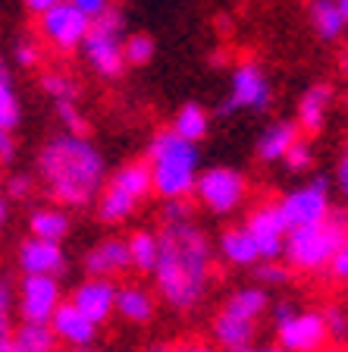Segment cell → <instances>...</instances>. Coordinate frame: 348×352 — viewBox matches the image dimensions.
Wrapping results in <instances>:
<instances>
[{
    "label": "cell",
    "mask_w": 348,
    "mask_h": 352,
    "mask_svg": "<svg viewBox=\"0 0 348 352\" xmlns=\"http://www.w3.org/2000/svg\"><path fill=\"white\" fill-rule=\"evenodd\" d=\"M345 73H348V57H345Z\"/></svg>",
    "instance_id": "db71d44e"
},
{
    "label": "cell",
    "mask_w": 348,
    "mask_h": 352,
    "mask_svg": "<svg viewBox=\"0 0 348 352\" xmlns=\"http://www.w3.org/2000/svg\"><path fill=\"white\" fill-rule=\"evenodd\" d=\"M32 227V239H41V242H57L69 233V217L57 208H44V211H35L29 220Z\"/></svg>",
    "instance_id": "d4e9b609"
},
{
    "label": "cell",
    "mask_w": 348,
    "mask_h": 352,
    "mask_svg": "<svg viewBox=\"0 0 348 352\" xmlns=\"http://www.w3.org/2000/svg\"><path fill=\"white\" fill-rule=\"evenodd\" d=\"M267 311V293L264 289H239V293H232L223 305V315L229 318H239V321H251L257 324V318Z\"/></svg>",
    "instance_id": "603a6c76"
},
{
    "label": "cell",
    "mask_w": 348,
    "mask_h": 352,
    "mask_svg": "<svg viewBox=\"0 0 348 352\" xmlns=\"http://www.w3.org/2000/svg\"><path fill=\"white\" fill-rule=\"evenodd\" d=\"M276 330L283 352H317L327 343V324L317 311H298L286 324H276Z\"/></svg>",
    "instance_id": "30bf717a"
},
{
    "label": "cell",
    "mask_w": 348,
    "mask_h": 352,
    "mask_svg": "<svg viewBox=\"0 0 348 352\" xmlns=\"http://www.w3.org/2000/svg\"><path fill=\"white\" fill-rule=\"evenodd\" d=\"M16 157V139L13 132H0V161L10 164Z\"/></svg>",
    "instance_id": "60d3db41"
},
{
    "label": "cell",
    "mask_w": 348,
    "mask_h": 352,
    "mask_svg": "<svg viewBox=\"0 0 348 352\" xmlns=\"http://www.w3.org/2000/svg\"><path fill=\"white\" fill-rule=\"evenodd\" d=\"M283 161H286V167H289L292 173H301V170H308V167H311V148H308V142L298 139L295 145L286 151Z\"/></svg>",
    "instance_id": "d6a6232c"
},
{
    "label": "cell",
    "mask_w": 348,
    "mask_h": 352,
    "mask_svg": "<svg viewBox=\"0 0 348 352\" xmlns=\"http://www.w3.org/2000/svg\"><path fill=\"white\" fill-rule=\"evenodd\" d=\"M126 242H129L132 267L141 274H154V267H157V236L148 233V230H138V233H132Z\"/></svg>",
    "instance_id": "484cf974"
},
{
    "label": "cell",
    "mask_w": 348,
    "mask_h": 352,
    "mask_svg": "<svg viewBox=\"0 0 348 352\" xmlns=\"http://www.w3.org/2000/svg\"><path fill=\"white\" fill-rule=\"evenodd\" d=\"M57 0H25V13H35V16H44L47 10L54 7Z\"/></svg>",
    "instance_id": "ee69618b"
},
{
    "label": "cell",
    "mask_w": 348,
    "mask_h": 352,
    "mask_svg": "<svg viewBox=\"0 0 348 352\" xmlns=\"http://www.w3.org/2000/svg\"><path fill=\"white\" fill-rule=\"evenodd\" d=\"M348 242V211H329L317 227H305L286 236L283 255L298 271H320L333 261V255Z\"/></svg>",
    "instance_id": "277c9868"
},
{
    "label": "cell",
    "mask_w": 348,
    "mask_h": 352,
    "mask_svg": "<svg viewBox=\"0 0 348 352\" xmlns=\"http://www.w3.org/2000/svg\"><path fill=\"white\" fill-rule=\"evenodd\" d=\"M54 110H57V117L66 123V129H69V135H73V139H88L91 126H88V120L79 113L76 101H57V104H54Z\"/></svg>",
    "instance_id": "4dcf8cb0"
},
{
    "label": "cell",
    "mask_w": 348,
    "mask_h": 352,
    "mask_svg": "<svg viewBox=\"0 0 348 352\" xmlns=\"http://www.w3.org/2000/svg\"><path fill=\"white\" fill-rule=\"evenodd\" d=\"M19 267L25 277H54L66 274V255L57 242H41V239H25L19 249Z\"/></svg>",
    "instance_id": "5bb4252c"
},
{
    "label": "cell",
    "mask_w": 348,
    "mask_h": 352,
    "mask_svg": "<svg viewBox=\"0 0 348 352\" xmlns=\"http://www.w3.org/2000/svg\"><path fill=\"white\" fill-rule=\"evenodd\" d=\"M0 352H19L13 343V337H0Z\"/></svg>",
    "instance_id": "f6af8a7d"
},
{
    "label": "cell",
    "mask_w": 348,
    "mask_h": 352,
    "mask_svg": "<svg viewBox=\"0 0 348 352\" xmlns=\"http://www.w3.org/2000/svg\"><path fill=\"white\" fill-rule=\"evenodd\" d=\"M123 29H126L123 10L110 3L107 13L97 16L95 22H88V35H85V41H82L88 63L95 66V73L107 76V79H116V76L126 69Z\"/></svg>",
    "instance_id": "5b68a950"
},
{
    "label": "cell",
    "mask_w": 348,
    "mask_h": 352,
    "mask_svg": "<svg viewBox=\"0 0 348 352\" xmlns=\"http://www.w3.org/2000/svg\"><path fill=\"white\" fill-rule=\"evenodd\" d=\"M235 352H257V349H254V346H245V349H235Z\"/></svg>",
    "instance_id": "816d5d0a"
},
{
    "label": "cell",
    "mask_w": 348,
    "mask_h": 352,
    "mask_svg": "<svg viewBox=\"0 0 348 352\" xmlns=\"http://www.w3.org/2000/svg\"><path fill=\"white\" fill-rule=\"evenodd\" d=\"M154 51H157V44H154V38L145 35V32L123 38V60H126L129 66H145V63H151V60H154Z\"/></svg>",
    "instance_id": "f546056e"
},
{
    "label": "cell",
    "mask_w": 348,
    "mask_h": 352,
    "mask_svg": "<svg viewBox=\"0 0 348 352\" xmlns=\"http://www.w3.org/2000/svg\"><path fill=\"white\" fill-rule=\"evenodd\" d=\"M41 88L47 91V95L57 98V101H76V98H79L76 82L69 79V76H63V73H44L41 76Z\"/></svg>",
    "instance_id": "1f68e13d"
},
{
    "label": "cell",
    "mask_w": 348,
    "mask_h": 352,
    "mask_svg": "<svg viewBox=\"0 0 348 352\" xmlns=\"http://www.w3.org/2000/svg\"><path fill=\"white\" fill-rule=\"evenodd\" d=\"M129 242L126 239H104L101 245L85 255V271L91 280H107L110 274H119L129 267Z\"/></svg>",
    "instance_id": "9a60e30c"
},
{
    "label": "cell",
    "mask_w": 348,
    "mask_h": 352,
    "mask_svg": "<svg viewBox=\"0 0 348 352\" xmlns=\"http://www.w3.org/2000/svg\"><path fill=\"white\" fill-rule=\"evenodd\" d=\"M110 186L132 198V201H145L151 195V167L148 161H135L126 164L123 170H116V176L110 179Z\"/></svg>",
    "instance_id": "ac0fdd59"
},
{
    "label": "cell",
    "mask_w": 348,
    "mask_h": 352,
    "mask_svg": "<svg viewBox=\"0 0 348 352\" xmlns=\"http://www.w3.org/2000/svg\"><path fill=\"white\" fill-rule=\"evenodd\" d=\"M13 343L19 352H54L57 337H54L51 324H25L13 333Z\"/></svg>",
    "instance_id": "4316f807"
},
{
    "label": "cell",
    "mask_w": 348,
    "mask_h": 352,
    "mask_svg": "<svg viewBox=\"0 0 348 352\" xmlns=\"http://www.w3.org/2000/svg\"><path fill=\"white\" fill-rule=\"evenodd\" d=\"M254 277L261 280V283L279 286V283L289 280V271H286L283 264H276V261H264V264H254Z\"/></svg>",
    "instance_id": "836d02e7"
},
{
    "label": "cell",
    "mask_w": 348,
    "mask_h": 352,
    "mask_svg": "<svg viewBox=\"0 0 348 352\" xmlns=\"http://www.w3.org/2000/svg\"><path fill=\"white\" fill-rule=\"evenodd\" d=\"M336 183H339V192L345 195V201H348V145H345V151H342L339 170H336Z\"/></svg>",
    "instance_id": "b9f144b4"
},
{
    "label": "cell",
    "mask_w": 348,
    "mask_h": 352,
    "mask_svg": "<svg viewBox=\"0 0 348 352\" xmlns=\"http://www.w3.org/2000/svg\"><path fill=\"white\" fill-rule=\"evenodd\" d=\"M242 107H254V110L270 107V82L257 63H242L232 73V95L220 104V113H235Z\"/></svg>",
    "instance_id": "ba28073f"
},
{
    "label": "cell",
    "mask_w": 348,
    "mask_h": 352,
    "mask_svg": "<svg viewBox=\"0 0 348 352\" xmlns=\"http://www.w3.org/2000/svg\"><path fill=\"white\" fill-rule=\"evenodd\" d=\"M254 330H257V324L229 318V315H223V311H220L217 321H213V337H217L220 346H226V352L245 349V346L254 340Z\"/></svg>",
    "instance_id": "44dd1931"
},
{
    "label": "cell",
    "mask_w": 348,
    "mask_h": 352,
    "mask_svg": "<svg viewBox=\"0 0 348 352\" xmlns=\"http://www.w3.org/2000/svg\"><path fill=\"white\" fill-rule=\"evenodd\" d=\"M148 167H151V189L167 201L189 198L198 179V148L173 135V129H160L148 142Z\"/></svg>",
    "instance_id": "3957f363"
},
{
    "label": "cell",
    "mask_w": 348,
    "mask_h": 352,
    "mask_svg": "<svg viewBox=\"0 0 348 352\" xmlns=\"http://www.w3.org/2000/svg\"><path fill=\"white\" fill-rule=\"evenodd\" d=\"M176 352H217V349H211V346H201V343H192V346H185V349H176Z\"/></svg>",
    "instance_id": "bcb514c9"
},
{
    "label": "cell",
    "mask_w": 348,
    "mask_h": 352,
    "mask_svg": "<svg viewBox=\"0 0 348 352\" xmlns=\"http://www.w3.org/2000/svg\"><path fill=\"white\" fill-rule=\"evenodd\" d=\"M16 60H19L22 66H38V60H41V54H38V47H35V44L22 41L19 47H16Z\"/></svg>",
    "instance_id": "f35d334b"
},
{
    "label": "cell",
    "mask_w": 348,
    "mask_h": 352,
    "mask_svg": "<svg viewBox=\"0 0 348 352\" xmlns=\"http://www.w3.org/2000/svg\"><path fill=\"white\" fill-rule=\"evenodd\" d=\"M60 305V286L54 277H25L19 286V311L25 324H51Z\"/></svg>",
    "instance_id": "8fae6325"
},
{
    "label": "cell",
    "mask_w": 348,
    "mask_h": 352,
    "mask_svg": "<svg viewBox=\"0 0 348 352\" xmlns=\"http://www.w3.org/2000/svg\"><path fill=\"white\" fill-rule=\"evenodd\" d=\"M116 311L126 318V321L145 324L154 315V299L151 293H145L141 286H126V289H116Z\"/></svg>",
    "instance_id": "7402d4cb"
},
{
    "label": "cell",
    "mask_w": 348,
    "mask_h": 352,
    "mask_svg": "<svg viewBox=\"0 0 348 352\" xmlns=\"http://www.w3.org/2000/svg\"><path fill=\"white\" fill-rule=\"evenodd\" d=\"M257 352H283L279 346H267V349H257Z\"/></svg>",
    "instance_id": "f907efd6"
},
{
    "label": "cell",
    "mask_w": 348,
    "mask_h": 352,
    "mask_svg": "<svg viewBox=\"0 0 348 352\" xmlns=\"http://www.w3.org/2000/svg\"><path fill=\"white\" fill-rule=\"evenodd\" d=\"M295 142H298V126L295 123H276V126H270V129L261 135V142H257V157L267 161V164L283 161L286 151H289Z\"/></svg>",
    "instance_id": "ffe728a7"
},
{
    "label": "cell",
    "mask_w": 348,
    "mask_h": 352,
    "mask_svg": "<svg viewBox=\"0 0 348 352\" xmlns=\"http://www.w3.org/2000/svg\"><path fill=\"white\" fill-rule=\"evenodd\" d=\"M311 19H314L317 35L327 38V41H333V38H339L342 32H345V22H342L339 10H336V3H329V0L311 3Z\"/></svg>",
    "instance_id": "83f0119b"
},
{
    "label": "cell",
    "mask_w": 348,
    "mask_h": 352,
    "mask_svg": "<svg viewBox=\"0 0 348 352\" xmlns=\"http://www.w3.org/2000/svg\"><path fill=\"white\" fill-rule=\"evenodd\" d=\"M38 170L54 201L69 208L88 205L104 183V157L97 148L88 145V139H73V135L47 142L38 157Z\"/></svg>",
    "instance_id": "7a4b0ae2"
},
{
    "label": "cell",
    "mask_w": 348,
    "mask_h": 352,
    "mask_svg": "<svg viewBox=\"0 0 348 352\" xmlns=\"http://www.w3.org/2000/svg\"><path fill=\"white\" fill-rule=\"evenodd\" d=\"M207 129H211L207 110H204L201 104H182L179 113H176V120H173V135L176 139L195 145V142H201L204 135H207Z\"/></svg>",
    "instance_id": "d6986e66"
},
{
    "label": "cell",
    "mask_w": 348,
    "mask_h": 352,
    "mask_svg": "<svg viewBox=\"0 0 348 352\" xmlns=\"http://www.w3.org/2000/svg\"><path fill=\"white\" fill-rule=\"evenodd\" d=\"M211 245L195 223H163L157 233V293L173 308H195L207 289Z\"/></svg>",
    "instance_id": "6da1fadb"
},
{
    "label": "cell",
    "mask_w": 348,
    "mask_h": 352,
    "mask_svg": "<svg viewBox=\"0 0 348 352\" xmlns=\"http://www.w3.org/2000/svg\"><path fill=\"white\" fill-rule=\"evenodd\" d=\"M220 252H223L232 264H242V267L261 261V255H257V249H254V242H251V236H248L245 227L226 230V233L220 236Z\"/></svg>",
    "instance_id": "cb8c5ba5"
},
{
    "label": "cell",
    "mask_w": 348,
    "mask_h": 352,
    "mask_svg": "<svg viewBox=\"0 0 348 352\" xmlns=\"http://www.w3.org/2000/svg\"><path fill=\"white\" fill-rule=\"evenodd\" d=\"M41 32L57 51H76L88 35V19L73 3H60L57 0V3L41 16Z\"/></svg>",
    "instance_id": "9c48e42d"
},
{
    "label": "cell",
    "mask_w": 348,
    "mask_h": 352,
    "mask_svg": "<svg viewBox=\"0 0 348 352\" xmlns=\"http://www.w3.org/2000/svg\"><path fill=\"white\" fill-rule=\"evenodd\" d=\"M276 211H279V220H283V227H286V236L295 233V230H305V227H317L333 211L329 208V183L323 176H317L305 189L289 192L276 205Z\"/></svg>",
    "instance_id": "8992f818"
},
{
    "label": "cell",
    "mask_w": 348,
    "mask_h": 352,
    "mask_svg": "<svg viewBox=\"0 0 348 352\" xmlns=\"http://www.w3.org/2000/svg\"><path fill=\"white\" fill-rule=\"evenodd\" d=\"M51 330L57 340H66V343H73L76 349H88V343L95 340L97 327L95 324H88L85 318L79 315L73 308V302H60L57 311L51 318Z\"/></svg>",
    "instance_id": "2e32d148"
},
{
    "label": "cell",
    "mask_w": 348,
    "mask_h": 352,
    "mask_svg": "<svg viewBox=\"0 0 348 352\" xmlns=\"http://www.w3.org/2000/svg\"><path fill=\"white\" fill-rule=\"evenodd\" d=\"M76 352H95V349H76Z\"/></svg>",
    "instance_id": "f5cc1de1"
},
{
    "label": "cell",
    "mask_w": 348,
    "mask_h": 352,
    "mask_svg": "<svg viewBox=\"0 0 348 352\" xmlns=\"http://www.w3.org/2000/svg\"><path fill=\"white\" fill-rule=\"evenodd\" d=\"M323 324H327V333H333L336 340H345L348 337V318L342 308L329 305L327 311H323Z\"/></svg>",
    "instance_id": "e575fe53"
},
{
    "label": "cell",
    "mask_w": 348,
    "mask_h": 352,
    "mask_svg": "<svg viewBox=\"0 0 348 352\" xmlns=\"http://www.w3.org/2000/svg\"><path fill=\"white\" fill-rule=\"evenodd\" d=\"M195 192L201 198L204 208H211L213 214H229L242 205V198L248 192L245 176L232 167H211L195 179Z\"/></svg>",
    "instance_id": "52a82bcc"
},
{
    "label": "cell",
    "mask_w": 348,
    "mask_h": 352,
    "mask_svg": "<svg viewBox=\"0 0 348 352\" xmlns=\"http://www.w3.org/2000/svg\"><path fill=\"white\" fill-rule=\"evenodd\" d=\"M336 10H339L342 22H345V25H348V0H336Z\"/></svg>",
    "instance_id": "7dc6e473"
},
{
    "label": "cell",
    "mask_w": 348,
    "mask_h": 352,
    "mask_svg": "<svg viewBox=\"0 0 348 352\" xmlns=\"http://www.w3.org/2000/svg\"><path fill=\"white\" fill-rule=\"evenodd\" d=\"M295 315H298V311H295V305H292V302H279V305H276V311H273L276 324H286L289 318H295Z\"/></svg>",
    "instance_id": "7bdbcfd3"
},
{
    "label": "cell",
    "mask_w": 348,
    "mask_h": 352,
    "mask_svg": "<svg viewBox=\"0 0 348 352\" xmlns=\"http://www.w3.org/2000/svg\"><path fill=\"white\" fill-rule=\"evenodd\" d=\"M19 98L13 91V82H10V73H0V132H13L19 126Z\"/></svg>",
    "instance_id": "f1b7e54d"
},
{
    "label": "cell",
    "mask_w": 348,
    "mask_h": 352,
    "mask_svg": "<svg viewBox=\"0 0 348 352\" xmlns=\"http://www.w3.org/2000/svg\"><path fill=\"white\" fill-rule=\"evenodd\" d=\"M192 201L189 198H179V201H167V208H163V217H167V223H192Z\"/></svg>",
    "instance_id": "d590c367"
},
{
    "label": "cell",
    "mask_w": 348,
    "mask_h": 352,
    "mask_svg": "<svg viewBox=\"0 0 348 352\" xmlns=\"http://www.w3.org/2000/svg\"><path fill=\"white\" fill-rule=\"evenodd\" d=\"M248 236H251L254 249H257V255L264 258V261H276V258L283 255L286 249V227L283 220H279V211H276V205H261L254 208L251 217H248L245 223Z\"/></svg>",
    "instance_id": "7c38bea8"
},
{
    "label": "cell",
    "mask_w": 348,
    "mask_h": 352,
    "mask_svg": "<svg viewBox=\"0 0 348 352\" xmlns=\"http://www.w3.org/2000/svg\"><path fill=\"white\" fill-rule=\"evenodd\" d=\"M148 352H176V349H173V346H167V343H160V346H151Z\"/></svg>",
    "instance_id": "c3c4849f"
},
{
    "label": "cell",
    "mask_w": 348,
    "mask_h": 352,
    "mask_svg": "<svg viewBox=\"0 0 348 352\" xmlns=\"http://www.w3.org/2000/svg\"><path fill=\"white\" fill-rule=\"evenodd\" d=\"M327 267H329V274H333L336 280H345V283H348V242L342 245L339 252H336L333 261H329Z\"/></svg>",
    "instance_id": "74e56055"
},
{
    "label": "cell",
    "mask_w": 348,
    "mask_h": 352,
    "mask_svg": "<svg viewBox=\"0 0 348 352\" xmlns=\"http://www.w3.org/2000/svg\"><path fill=\"white\" fill-rule=\"evenodd\" d=\"M7 192H10V198H25L32 192V179L29 176H13V179H10L7 183Z\"/></svg>",
    "instance_id": "ab89813d"
},
{
    "label": "cell",
    "mask_w": 348,
    "mask_h": 352,
    "mask_svg": "<svg viewBox=\"0 0 348 352\" xmlns=\"http://www.w3.org/2000/svg\"><path fill=\"white\" fill-rule=\"evenodd\" d=\"M3 220H7V201L0 198V227H3Z\"/></svg>",
    "instance_id": "681fc988"
},
{
    "label": "cell",
    "mask_w": 348,
    "mask_h": 352,
    "mask_svg": "<svg viewBox=\"0 0 348 352\" xmlns=\"http://www.w3.org/2000/svg\"><path fill=\"white\" fill-rule=\"evenodd\" d=\"M73 7L79 10V13L85 16L88 22H95L97 16H104V13H107V7H110V3H107V0H73Z\"/></svg>",
    "instance_id": "8d00e7d4"
},
{
    "label": "cell",
    "mask_w": 348,
    "mask_h": 352,
    "mask_svg": "<svg viewBox=\"0 0 348 352\" xmlns=\"http://www.w3.org/2000/svg\"><path fill=\"white\" fill-rule=\"evenodd\" d=\"M116 305V286L110 280H85L76 286L73 293V308L85 318L88 324H104Z\"/></svg>",
    "instance_id": "4fadbf2b"
},
{
    "label": "cell",
    "mask_w": 348,
    "mask_h": 352,
    "mask_svg": "<svg viewBox=\"0 0 348 352\" xmlns=\"http://www.w3.org/2000/svg\"><path fill=\"white\" fill-rule=\"evenodd\" d=\"M333 101V88L329 85H311L298 101V129H305L308 135H317L327 120V107Z\"/></svg>",
    "instance_id": "e0dca14e"
}]
</instances>
